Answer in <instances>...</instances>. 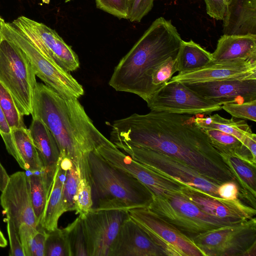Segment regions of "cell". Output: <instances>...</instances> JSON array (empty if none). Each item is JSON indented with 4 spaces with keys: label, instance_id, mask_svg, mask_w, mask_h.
<instances>
[{
    "label": "cell",
    "instance_id": "cell-1",
    "mask_svg": "<svg viewBox=\"0 0 256 256\" xmlns=\"http://www.w3.org/2000/svg\"><path fill=\"white\" fill-rule=\"evenodd\" d=\"M110 140L172 156L218 185L238 182L222 153L210 143L193 115L134 113L114 122Z\"/></svg>",
    "mask_w": 256,
    "mask_h": 256
},
{
    "label": "cell",
    "instance_id": "cell-2",
    "mask_svg": "<svg viewBox=\"0 0 256 256\" xmlns=\"http://www.w3.org/2000/svg\"><path fill=\"white\" fill-rule=\"evenodd\" d=\"M31 114L50 131L60 157L70 159L80 173L85 172L86 154L113 144L96 128L78 98H65L42 83L37 82L34 88Z\"/></svg>",
    "mask_w": 256,
    "mask_h": 256
},
{
    "label": "cell",
    "instance_id": "cell-3",
    "mask_svg": "<svg viewBox=\"0 0 256 256\" xmlns=\"http://www.w3.org/2000/svg\"><path fill=\"white\" fill-rule=\"evenodd\" d=\"M182 40L170 20H155L115 67L109 85L146 102L154 94L151 76L170 56L176 57Z\"/></svg>",
    "mask_w": 256,
    "mask_h": 256
},
{
    "label": "cell",
    "instance_id": "cell-4",
    "mask_svg": "<svg viewBox=\"0 0 256 256\" xmlns=\"http://www.w3.org/2000/svg\"><path fill=\"white\" fill-rule=\"evenodd\" d=\"M85 174L92 190V210L147 208L153 194L130 174L110 164L96 150L85 154Z\"/></svg>",
    "mask_w": 256,
    "mask_h": 256
},
{
    "label": "cell",
    "instance_id": "cell-5",
    "mask_svg": "<svg viewBox=\"0 0 256 256\" xmlns=\"http://www.w3.org/2000/svg\"><path fill=\"white\" fill-rule=\"evenodd\" d=\"M146 208L190 240L208 232L246 221L211 216L180 193L164 198L153 196Z\"/></svg>",
    "mask_w": 256,
    "mask_h": 256
},
{
    "label": "cell",
    "instance_id": "cell-6",
    "mask_svg": "<svg viewBox=\"0 0 256 256\" xmlns=\"http://www.w3.org/2000/svg\"><path fill=\"white\" fill-rule=\"evenodd\" d=\"M36 74L24 53L17 46L0 38V82L12 94L20 114L32 113Z\"/></svg>",
    "mask_w": 256,
    "mask_h": 256
},
{
    "label": "cell",
    "instance_id": "cell-7",
    "mask_svg": "<svg viewBox=\"0 0 256 256\" xmlns=\"http://www.w3.org/2000/svg\"><path fill=\"white\" fill-rule=\"evenodd\" d=\"M2 36L26 54L36 75L65 98H78L84 94L82 86L57 63L44 56L32 43L10 22H2Z\"/></svg>",
    "mask_w": 256,
    "mask_h": 256
},
{
    "label": "cell",
    "instance_id": "cell-8",
    "mask_svg": "<svg viewBox=\"0 0 256 256\" xmlns=\"http://www.w3.org/2000/svg\"><path fill=\"white\" fill-rule=\"evenodd\" d=\"M192 241L204 256H256V218L208 232Z\"/></svg>",
    "mask_w": 256,
    "mask_h": 256
},
{
    "label": "cell",
    "instance_id": "cell-9",
    "mask_svg": "<svg viewBox=\"0 0 256 256\" xmlns=\"http://www.w3.org/2000/svg\"><path fill=\"white\" fill-rule=\"evenodd\" d=\"M113 144L132 159L158 174L182 184L196 188L214 196H219L217 192L218 184L177 158L124 142H114Z\"/></svg>",
    "mask_w": 256,
    "mask_h": 256
},
{
    "label": "cell",
    "instance_id": "cell-10",
    "mask_svg": "<svg viewBox=\"0 0 256 256\" xmlns=\"http://www.w3.org/2000/svg\"><path fill=\"white\" fill-rule=\"evenodd\" d=\"M10 23L44 56L66 71L72 72L79 68L77 54L55 30L25 16H20Z\"/></svg>",
    "mask_w": 256,
    "mask_h": 256
},
{
    "label": "cell",
    "instance_id": "cell-11",
    "mask_svg": "<svg viewBox=\"0 0 256 256\" xmlns=\"http://www.w3.org/2000/svg\"><path fill=\"white\" fill-rule=\"evenodd\" d=\"M151 111L197 115L221 110L222 106L206 100L184 84L168 81L146 101Z\"/></svg>",
    "mask_w": 256,
    "mask_h": 256
},
{
    "label": "cell",
    "instance_id": "cell-12",
    "mask_svg": "<svg viewBox=\"0 0 256 256\" xmlns=\"http://www.w3.org/2000/svg\"><path fill=\"white\" fill-rule=\"evenodd\" d=\"M86 237L89 256H110L128 210H92L80 216Z\"/></svg>",
    "mask_w": 256,
    "mask_h": 256
},
{
    "label": "cell",
    "instance_id": "cell-13",
    "mask_svg": "<svg viewBox=\"0 0 256 256\" xmlns=\"http://www.w3.org/2000/svg\"><path fill=\"white\" fill-rule=\"evenodd\" d=\"M128 211L130 216L146 232L152 240L168 256H204L192 242L147 208Z\"/></svg>",
    "mask_w": 256,
    "mask_h": 256
},
{
    "label": "cell",
    "instance_id": "cell-14",
    "mask_svg": "<svg viewBox=\"0 0 256 256\" xmlns=\"http://www.w3.org/2000/svg\"><path fill=\"white\" fill-rule=\"evenodd\" d=\"M110 164L132 176L144 184L154 196L164 198L180 193L186 186L152 170L132 159L114 144H104L96 150Z\"/></svg>",
    "mask_w": 256,
    "mask_h": 256
},
{
    "label": "cell",
    "instance_id": "cell-15",
    "mask_svg": "<svg viewBox=\"0 0 256 256\" xmlns=\"http://www.w3.org/2000/svg\"><path fill=\"white\" fill-rule=\"evenodd\" d=\"M0 203L7 218L14 222L17 230L23 224L37 228L38 223L30 199L28 174L18 172L10 176L2 192Z\"/></svg>",
    "mask_w": 256,
    "mask_h": 256
},
{
    "label": "cell",
    "instance_id": "cell-16",
    "mask_svg": "<svg viewBox=\"0 0 256 256\" xmlns=\"http://www.w3.org/2000/svg\"><path fill=\"white\" fill-rule=\"evenodd\" d=\"M184 84L204 98L221 106L226 103H242L256 100V78H232Z\"/></svg>",
    "mask_w": 256,
    "mask_h": 256
},
{
    "label": "cell",
    "instance_id": "cell-17",
    "mask_svg": "<svg viewBox=\"0 0 256 256\" xmlns=\"http://www.w3.org/2000/svg\"><path fill=\"white\" fill-rule=\"evenodd\" d=\"M256 78V61H212L192 71L179 72L169 81L182 83L212 82L232 78Z\"/></svg>",
    "mask_w": 256,
    "mask_h": 256
},
{
    "label": "cell",
    "instance_id": "cell-18",
    "mask_svg": "<svg viewBox=\"0 0 256 256\" xmlns=\"http://www.w3.org/2000/svg\"><path fill=\"white\" fill-rule=\"evenodd\" d=\"M180 194L205 212L217 218L247 220L256 216L255 208L242 204L238 199L225 200L188 186H184Z\"/></svg>",
    "mask_w": 256,
    "mask_h": 256
},
{
    "label": "cell",
    "instance_id": "cell-19",
    "mask_svg": "<svg viewBox=\"0 0 256 256\" xmlns=\"http://www.w3.org/2000/svg\"><path fill=\"white\" fill-rule=\"evenodd\" d=\"M164 254L130 216L123 224L110 256H164Z\"/></svg>",
    "mask_w": 256,
    "mask_h": 256
},
{
    "label": "cell",
    "instance_id": "cell-20",
    "mask_svg": "<svg viewBox=\"0 0 256 256\" xmlns=\"http://www.w3.org/2000/svg\"><path fill=\"white\" fill-rule=\"evenodd\" d=\"M8 152L26 172L44 170L28 129L26 126L11 128V133L2 136Z\"/></svg>",
    "mask_w": 256,
    "mask_h": 256
},
{
    "label": "cell",
    "instance_id": "cell-21",
    "mask_svg": "<svg viewBox=\"0 0 256 256\" xmlns=\"http://www.w3.org/2000/svg\"><path fill=\"white\" fill-rule=\"evenodd\" d=\"M222 20L224 34L256 35V0H230Z\"/></svg>",
    "mask_w": 256,
    "mask_h": 256
},
{
    "label": "cell",
    "instance_id": "cell-22",
    "mask_svg": "<svg viewBox=\"0 0 256 256\" xmlns=\"http://www.w3.org/2000/svg\"><path fill=\"white\" fill-rule=\"evenodd\" d=\"M213 61H256V35L223 34L218 39Z\"/></svg>",
    "mask_w": 256,
    "mask_h": 256
},
{
    "label": "cell",
    "instance_id": "cell-23",
    "mask_svg": "<svg viewBox=\"0 0 256 256\" xmlns=\"http://www.w3.org/2000/svg\"><path fill=\"white\" fill-rule=\"evenodd\" d=\"M28 130L44 170L54 176L60 158V152L54 136L42 120L37 118H32Z\"/></svg>",
    "mask_w": 256,
    "mask_h": 256
},
{
    "label": "cell",
    "instance_id": "cell-24",
    "mask_svg": "<svg viewBox=\"0 0 256 256\" xmlns=\"http://www.w3.org/2000/svg\"><path fill=\"white\" fill-rule=\"evenodd\" d=\"M66 170L59 160L52 188L38 226L46 231L58 228V221L64 213L62 190Z\"/></svg>",
    "mask_w": 256,
    "mask_h": 256
},
{
    "label": "cell",
    "instance_id": "cell-25",
    "mask_svg": "<svg viewBox=\"0 0 256 256\" xmlns=\"http://www.w3.org/2000/svg\"><path fill=\"white\" fill-rule=\"evenodd\" d=\"M213 60L212 53L192 40H182L176 58L178 72L192 71L202 68Z\"/></svg>",
    "mask_w": 256,
    "mask_h": 256
},
{
    "label": "cell",
    "instance_id": "cell-26",
    "mask_svg": "<svg viewBox=\"0 0 256 256\" xmlns=\"http://www.w3.org/2000/svg\"><path fill=\"white\" fill-rule=\"evenodd\" d=\"M195 122L201 128L216 130L230 134L242 144L246 137L254 133L249 125L244 120L234 118L227 119L218 114L206 118L196 115Z\"/></svg>",
    "mask_w": 256,
    "mask_h": 256
},
{
    "label": "cell",
    "instance_id": "cell-27",
    "mask_svg": "<svg viewBox=\"0 0 256 256\" xmlns=\"http://www.w3.org/2000/svg\"><path fill=\"white\" fill-rule=\"evenodd\" d=\"M28 174L32 206L38 223L43 214L53 182L54 178L42 171L30 172Z\"/></svg>",
    "mask_w": 256,
    "mask_h": 256
},
{
    "label": "cell",
    "instance_id": "cell-28",
    "mask_svg": "<svg viewBox=\"0 0 256 256\" xmlns=\"http://www.w3.org/2000/svg\"><path fill=\"white\" fill-rule=\"evenodd\" d=\"M226 162L240 184L256 197V166L242 158L232 154L222 153Z\"/></svg>",
    "mask_w": 256,
    "mask_h": 256
},
{
    "label": "cell",
    "instance_id": "cell-29",
    "mask_svg": "<svg viewBox=\"0 0 256 256\" xmlns=\"http://www.w3.org/2000/svg\"><path fill=\"white\" fill-rule=\"evenodd\" d=\"M60 162L66 170L62 190V201L64 212L76 209V198L80 182L79 170L76 166L67 158H60Z\"/></svg>",
    "mask_w": 256,
    "mask_h": 256
},
{
    "label": "cell",
    "instance_id": "cell-30",
    "mask_svg": "<svg viewBox=\"0 0 256 256\" xmlns=\"http://www.w3.org/2000/svg\"><path fill=\"white\" fill-rule=\"evenodd\" d=\"M62 230L68 242L70 256H89L81 217L78 216L74 221Z\"/></svg>",
    "mask_w": 256,
    "mask_h": 256
},
{
    "label": "cell",
    "instance_id": "cell-31",
    "mask_svg": "<svg viewBox=\"0 0 256 256\" xmlns=\"http://www.w3.org/2000/svg\"><path fill=\"white\" fill-rule=\"evenodd\" d=\"M0 106L10 128L26 126L23 116L9 91L0 82Z\"/></svg>",
    "mask_w": 256,
    "mask_h": 256
},
{
    "label": "cell",
    "instance_id": "cell-32",
    "mask_svg": "<svg viewBox=\"0 0 256 256\" xmlns=\"http://www.w3.org/2000/svg\"><path fill=\"white\" fill-rule=\"evenodd\" d=\"M44 256H70L62 229L58 228L46 231Z\"/></svg>",
    "mask_w": 256,
    "mask_h": 256
},
{
    "label": "cell",
    "instance_id": "cell-33",
    "mask_svg": "<svg viewBox=\"0 0 256 256\" xmlns=\"http://www.w3.org/2000/svg\"><path fill=\"white\" fill-rule=\"evenodd\" d=\"M176 57L170 56L159 64L151 76V82L154 93L164 86L178 72L176 66Z\"/></svg>",
    "mask_w": 256,
    "mask_h": 256
},
{
    "label": "cell",
    "instance_id": "cell-34",
    "mask_svg": "<svg viewBox=\"0 0 256 256\" xmlns=\"http://www.w3.org/2000/svg\"><path fill=\"white\" fill-rule=\"evenodd\" d=\"M92 206V190L86 176H80L76 198V214L82 216L91 210Z\"/></svg>",
    "mask_w": 256,
    "mask_h": 256
},
{
    "label": "cell",
    "instance_id": "cell-35",
    "mask_svg": "<svg viewBox=\"0 0 256 256\" xmlns=\"http://www.w3.org/2000/svg\"><path fill=\"white\" fill-rule=\"evenodd\" d=\"M222 108L236 118L256 122V100L242 103H226Z\"/></svg>",
    "mask_w": 256,
    "mask_h": 256
},
{
    "label": "cell",
    "instance_id": "cell-36",
    "mask_svg": "<svg viewBox=\"0 0 256 256\" xmlns=\"http://www.w3.org/2000/svg\"><path fill=\"white\" fill-rule=\"evenodd\" d=\"M130 0H95L96 8L119 19L128 20Z\"/></svg>",
    "mask_w": 256,
    "mask_h": 256
},
{
    "label": "cell",
    "instance_id": "cell-37",
    "mask_svg": "<svg viewBox=\"0 0 256 256\" xmlns=\"http://www.w3.org/2000/svg\"><path fill=\"white\" fill-rule=\"evenodd\" d=\"M18 232L25 256H34L38 228L27 224H22Z\"/></svg>",
    "mask_w": 256,
    "mask_h": 256
},
{
    "label": "cell",
    "instance_id": "cell-38",
    "mask_svg": "<svg viewBox=\"0 0 256 256\" xmlns=\"http://www.w3.org/2000/svg\"><path fill=\"white\" fill-rule=\"evenodd\" d=\"M154 0H130L128 20L140 22L152 9Z\"/></svg>",
    "mask_w": 256,
    "mask_h": 256
},
{
    "label": "cell",
    "instance_id": "cell-39",
    "mask_svg": "<svg viewBox=\"0 0 256 256\" xmlns=\"http://www.w3.org/2000/svg\"><path fill=\"white\" fill-rule=\"evenodd\" d=\"M7 231L9 238L10 250V256H25L20 236L13 221L6 218Z\"/></svg>",
    "mask_w": 256,
    "mask_h": 256
},
{
    "label": "cell",
    "instance_id": "cell-40",
    "mask_svg": "<svg viewBox=\"0 0 256 256\" xmlns=\"http://www.w3.org/2000/svg\"><path fill=\"white\" fill-rule=\"evenodd\" d=\"M206 13L208 16L217 20H223L227 2L226 0H204Z\"/></svg>",
    "mask_w": 256,
    "mask_h": 256
},
{
    "label": "cell",
    "instance_id": "cell-41",
    "mask_svg": "<svg viewBox=\"0 0 256 256\" xmlns=\"http://www.w3.org/2000/svg\"><path fill=\"white\" fill-rule=\"evenodd\" d=\"M218 196L224 199L234 200L238 199L239 188L234 181H228L220 184L217 189Z\"/></svg>",
    "mask_w": 256,
    "mask_h": 256
},
{
    "label": "cell",
    "instance_id": "cell-42",
    "mask_svg": "<svg viewBox=\"0 0 256 256\" xmlns=\"http://www.w3.org/2000/svg\"><path fill=\"white\" fill-rule=\"evenodd\" d=\"M36 236V241L34 256H44L46 231L41 227L38 226V232Z\"/></svg>",
    "mask_w": 256,
    "mask_h": 256
},
{
    "label": "cell",
    "instance_id": "cell-43",
    "mask_svg": "<svg viewBox=\"0 0 256 256\" xmlns=\"http://www.w3.org/2000/svg\"><path fill=\"white\" fill-rule=\"evenodd\" d=\"M250 151L254 158L256 160V135L255 134H252L247 136L242 142Z\"/></svg>",
    "mask_w": 256,
    "mask_h": 256
},
{
    "label": "cell",
    "instance_id": "cell-44",
    "mask_svg": "<svg viewBox=\"0 0 256 256\" xmlns=\"http://www.w3.org/2000/svg\"><path fill=\"white\" fill-rule=\"evenodd\" d=\"M10 133L11 128L0 106V134L2 136Z\"/></svg>",
    "mask_w": 256,
    "mask_h": 256
},
{
    "label": "cell",
    "instance_id": "cell-45",
    "mask_svg": "<svg viewBox=\"0 0 256 256\" xmlns=\"http://www.w3.org/2000/svg\"><path fill=\"white\" fill-rule=\"evenodd\" d=\"M9 178L6 171L0 162V191L2 192L6 186Z\"/></svg>",
    "mask_w": 256,
    "mask_h": 256
},
{
    "label": "cell",
    "instance_id": "cell-46",
    "mask_svg": "<svg viewBox=\"0 0 256 256\" xmlns=\"http://www.w3.org/2000/svg\"><path fill=\"white\" fill-rule=\"evenodd\" d=\"M7 246V240L0 230V247L4 248Z\"/></svg>",
    "mask_w": 256,
    "mask_h": 256
},
{
    "label": "cell",
    "instance_id": "cell-47",
    "mask_svg": "<svg viewBox=\"0 0 256 256\" xmlns=\"http://www.w3.org/2000/svg\"><path fill=\"white\" fill-rule=\"evenodd\" d=\"M4 20L0 16V32H1L2 22Z\"/></svg>",
    "mask_w": 256,
    "mask_h": 256
},
{
    "label": "cell",
    "instance_id": "cell-48",
    "mask_svg": "<svg viewBox=\"0 0 256 256\" xmlns=\"http://www.w3.org/2000/svg\"><path fill=\"white\" fill-rule=\"evenodd\" d=\"M64 0L65 2H69L72 1V0Z\"/></svg>",
    "mask_w": 256,
    "mask_h": 256
},
{
    "label": "cell",
    "instance_id": "cell-49",
    "mask_svg": "<svg viewBox=\"0 0 256 256\" xmlns=\"http://www.w3.org/2000/svg\"><path fill=\"white\" fill-rule=\"evenodd\" d=\"M226 0L228 2L230 0Z\"/></svg>",
    "mask_w": 256,
    "mask_h": 256
}]
</instances>
